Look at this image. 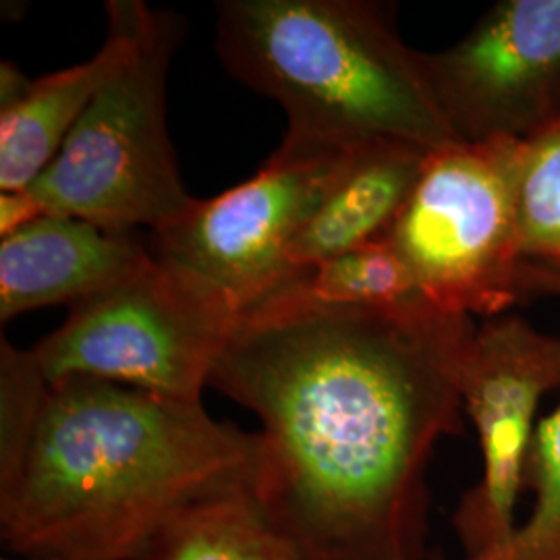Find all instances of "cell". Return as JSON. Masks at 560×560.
Returning a JSON list of instances; mask_svg holds the SVG:
<instances>
[{
    "label": "cell",
    "mask_w": 560,
    "mask_h": 560,
    "mask_svg": "<svg viewBox=\"0 0 560 560\" xmlns=\"http://www.w3.org/2000/svg\"><path fill=\"white\" fill-rule=\"evenodd\" d=\"M478 324L428 301L324 305L280 284L210 384L261 423L256 494L303 560H421L436 442L463 432Z\"/></svg>",
    "instance_id": "6da1fadb"
},
{
    "label": "cell",
    "mask_w": 560,
    "mask_h": 560,
    "mask_svg": "<svg viewBox=\"0 0 560 560\" xmlns=\"http://www.w3.org/2000/svg\"><path fill=\"white\" fill-rule=\"evenodd\" d=\"M260 434L201 400L110 382L50 384L13 478L0 483V540L13 557L141 560L196 502L256 488Z\"/></svg>",
    "instance_id": "7a4b0ae2"
},
{
    "label": "cell",
    "mask_w": 560,
    "mask_h": 560,
    "mask_svg": "<svg viewBox=\"0 0 560 560\" xmlns=\"http://www.w3.org/2000/svg\"><path fill=\"white\" fill-rule=\"evenodd\" d=\"M217 34L224 67L279 102L289 145L330 150L393 140L439 150L459 141L423 52L400 40L381 2L224 0Z\"/></svg>",
    "instance_id": "3957f363"
},
{
    "label": "cell",
    "mask_w": 560,
    "mask_h": 560,
    "mask_svg": "<svg viewBox=\"0 0 560 560\" xmlns=\"http://www.w3.org/2000/svg\"><path fill=\"white\" fill-rule=\"evenodd\" d=\"M179 40V18L141 2L131 59L27 187L48 214L154 233L194 210L166 129V78Z\"/></svg>",
    "instance_id": "277c9868"
},
{
    "label": "cell",
    "mask_w": 560,
    "mask_h": 560,
    "mask_svg": "<svg viewBox=\"0 0 560 560\" xmlns=\"http://www.w3.org/2000/svg\"><path fill=\"white\" fill-rule=\"evenodd\" d=\"M517 140L455 141L432 150L384 240L448 314L494 318L523 300Z\"/></svg>",
    "instance_id": "5b68a950"
},
{
    "label": "cell",
    "mask_w": 560,
    "mask_h": 560,
    "mask_svg": "<svg viewBox=\"0 0 560 560\" xmlns=\"http://www.w3.org/2000/svg\"><path fill=\"white\" fill-rule=\"evenodd\" d=\"M235 322L200 282L152 256L133 277L71 305L30 353L48 384L92 378L201 400Z\"/></svg>",
    "instance_id": "8992f818"
},
{
    "label": "cell",
    "mask_w": 560,
    "mask_h": 560,
    "mask_svg": "<svg viewBox=\"0 0 560 560\" xmlns=\"http://www.w3.org/2000/svg\"><path fill=\"white\" fill-rule=\"evenodd\" d=\"M353 148L318 150L282 141L254 177L212 200H198L180 221L150 233L152 256L200 282L240 320L293 277L289 247Z\"/></svg>",
    "instance_id": "52a82bcc"
},
{
    "label": "cell",
    "mask_w": 560,
    "mask_h": 560,
    "mask_svg": "<svg viewBox=\"0 0 560 560\" xmlns=\"http://www.w3.org/2000/svg\"><path fill=\"white\" fill-rule=\"evenodd\" d=\"M560 388V337L515 314L478 324L463 368V413L480 442L481 476L453 527L465 557L499 546L517 525L541 399Z\"/></svg>",
    "instance_id": "ba28073f"
},
{
    "label": "cell",
    "mask_w": 560,
    "mask_h": 560,
    "mask_svg": "<svg viewBox=\"0 0 560 560\" xmlns=\"http://www.w3.org/2000/svg\"><path fill=\"white\" fill-rule=\"evenodd\" d=\"M423 67L457 140H527L560 120V0H501Z\"/></svg>",
    "instance_id": "9c48e42d"
},
{
    "label": "cell",
    "mask_w": 560,
    "mask_h": 560,
    "mask_svg": "<svg viewBox=\"0 0 560 560\" xmlns=\"http://www.w3.org/2000/svg\"><path fill=\"white\" fill-rule=\"evenodd\" d=\"M152 260L148 240L65 214H44L0 240V322L90 300Z\"/></svg>",
    "instance_id": "30bf717a"
},
{
    "label": "cell",
    "mask_w": 560,
    "mask_h": 560,
    "mask_svg": "<svg viewBox=\"0 0 560 560\" xmlns=\"http://www.w3.org/2000/svg\"><path fill=\"white\" fill-rule=\"evenodd\" d=\"M140 11L141 0H110L101 50L69 69L36 78L15 108L0 113V191L27 189L55 161L88 106L131 59Z\"/></svg>",
    "instance_id": "8fae6325"
},
{
    "label": "cell",
    "mask_w": 560,
    "mask_h": 560,
    "mask_svg": "<svg viewBox=\"0 0 560 560\" xmlns=\"http://www.w3.org/2000/svg\"><path fill=\"white\" fill-rule=\"evenodd\" d=\"M430 152L393 140L355 145L326 198L291 243V272L384 240L413 194Z\"/></svg>",
    "instance_id": "7c38bea8"
},
{
    "label": "cell",
    "mask_w": 560,
    "mask_h": 560,
    "mask_svg": "<svg viewBox=\"0 0 560 560\" xmlns=\"http://www.w3.org/2000/svg\"><path fill=\"white\" fill-rule=\"evenodd\" d=\"M141 560H303L256 488L196 502L168 521Z\"/></svg>",
    "instance_id": "4fadbf2b"
},
{
    "label": "cell",
    "mask_w": 560,
    "mask_h": 560,
    "mask_svg": "<svg viewBox=\"0 0 560 560\" xmlns=\"http://www.w3.org/2000/svg\"><path fill=\"white\" fill-rule=\"evenodd\" d=\"M282 284L303 300L324 305L395 307L421 300L409 266L386 240L310 266Z\"/></svg>",
    "instance_id": "5bb4252c"
},
{
    "label": "cell",
    "mask_w": 560,
    "mask_h": 560,
    "mask_svg": "<svg viewBox=\"0 0 560 560\" xmlns=\"http://www.w3.org/2000/svg\"><path fill=\"white\" fill-rule=\"evenodd\" d=\"M546 293L560 298V270ZM523 486L534 497L525 521L499 546L459 560H560V407L538 423Z\"/></svg>",
    "instance_id": "9a60e30c"
},
{
    "label": "cell",
    "mask_w": 560,
    "mask_h": 560,
    "mask_svg": "<svg viewBox=\"0 0 560 560\" xmlns=\"http://www.w3.org/2000/svg\"><path fill=\"white\" fill-rule=\"evenodd\" d=\"M517 217L523 260L560 266V120L520 141Z\"/></svg>",
    "instance_id": "2e32d148"
},
{
    "label": "cell",
    "mask_w": 560,
    "mask_h": 560,
    "mask_svg": "<svg viewBox=\"0 0 560 560\" xmlns=\"http://www.w3.org/2000/svg\"><path fill=\"white\" fill-rule=\"evenodd\" d=\"M50 384L30 351L0 342V483L18 471Z\"/></svg>",
    "instance_id": "e0dca14e"
},
{
    "label": "cell",
    "mask_w": 560,
    "mask_h": 560,
    "mask_svg": "<svg viewBox=\"0 0 560 560\" xmlns=\"http://www.w3.org/2000/svg\"><path fill=\"white\" fill-rule=\"evenodd\" d=\"M44 214L48 212L30 189L0 191V240L25 229Z\"/></svg>",
    "instance_id": "ac0fdd59"
},
{
    "label": "cell",
    "mask_w": 560,
    "mask_h": 560,
    "mask_svg": "<svg viewBox=\"0 0 560 560\" xmlns=\"http://www.w3.org/2000/svg\"><path fill=\"white\" fill-rule=\"evenodd\" d=\"M32 81L34 80L25 78V73L13 60L2 59L0 62V113L15 108L27 96Z\"/></svg>",
    "instance_id": "d6986e66"
},
{
    "label": "cell",
    "mask_w": 560,
    "mask_h": 560,
    "mask_svg": "<svg viewBox=\"0 0 560 560\" xmlns=\"http://www.w3.org/2000/svg\"><path fill=\"white\" fill-rule=\"evenodd\" d=\"M2 560H50V559H32V557H13V555H11V557H4V559Z\"/></svg>",
    "instance_id": "ffe728a7"
}]
</instances>
